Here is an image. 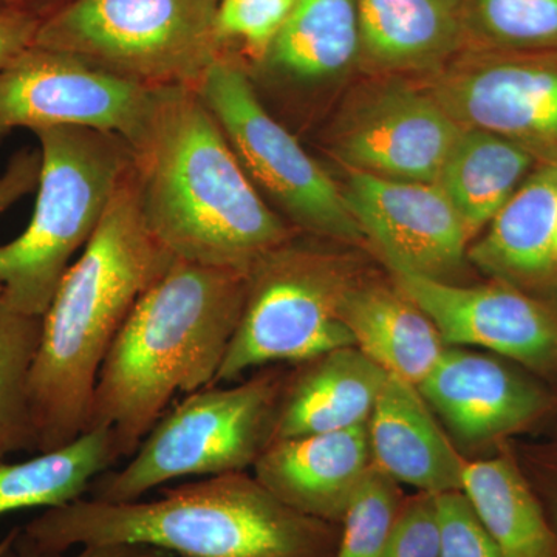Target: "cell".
<instances>
[{"instance_id": "33", "label": "cell", "mask_w": 557, "mask_h": 557, "mask_svg": "<svg viewBox=\"0 0 557 557\" xmlns=\"http://www.w3.org/2000/svg\"><path fill=\"white\" fill-rule=\"evenodd\" d=\"M44 16L21 5L0 7V70L35 44Z\"/></svg>"}, {"instance_id": "5", "label": "cell", "mask_w": 557, "mask_h": 557, "mask_svg": "<svg viewBox=\"0 0 557 557\" xmlns=\"http://www.w3.org/2000/svg\"><path fill=\"white\" fill-rule=\"evenodd\" d=\"M40 145L38 200L30 225L0 245V298L21 313L44 317L73 256L100 228L129 174V143L76 126L33 131Z\"/></svg>"}, {"instance_id": "3", "label": "cell", "mask_w": 557, "mask_h": 557, "mask_svg": "<svg viewBox=\"0 0 557 557\" xmlns=\"http://www.w3.org/2000/svg\"><path fill=\"white\" fill-rule=\"evenodd\" d=\"M21 536L58 553L131 544L177 557H336L341 525L289 508L244 471L161 487L149 502L79 498L46 509Z\"/></svg>"}, {"instance_id": "32", "label": "cell", "mask_w": 557, "mask_h": 557, "mask_svg": "<svg viewBox=\"0 0 557 557\" xmlns=\"http://www.w3.org/2000/svg\"><path fill=\"white\" fill-rule=\"evenodd\" d=\"M518 458L557 537V429L548 442L528 446Z\"/></svg>"}, {"instance_id": "39", "label": "cell", "mask_w": 557, "mask_h": 557, "mask_svg": "<svg viewBox=\"0 0 557 557\" xmlns=\"http://www.w3.org/2000/svg\"><path fill=\"white\" fill-rule=\"evenodd\" d=\"M2 5H14V0H0V7Z\"/></svg>"}, {"instance_id": "23", "label": "cell", "mask_w": 557, "mask_h": 557, "mask_svg": "<svg viewBox=\"0 0 557 557\" xmlns=\"http://www.w3.org/2000/svg\"><path fill=\"white\" fill-rule=\"evenodd\" d=\"M461 491L502 557H557L555 531L516 456L468 461Z\"/></svg>"}, {"instance_id": "11", "label": "cell", "mask_w": 557, "mask_h": 557, "mask_svg": "<svg viewBox=\"0 0 557 557\" xmlns=\"http://www.w3.org/2000/svg\"><path fill=\"white\" fill-rule=\"evenodd\" d=\"M157 91L64 51L33 46L0 70V145L20 127L53 126L109 132L131 143L152 113Z\"/></svg>"}, {"instance_id": "14", "label": "cell", "mask_w": 557, "mask_h": 557, "mask_svg": "<svg viewBox=\"0 0 557 557\" xmlns=\"http://www.w3.org/2000/svg\"><path fill=\"white\" fill-rule=\"evenodd\" d=\"M343 193L364 240L391 273L453 282L463 269L471 236L437 183L350 171Z\"/></svg>"}, {"instance_id": "2", "label": "cell", "mask_w": 557, "mask_h": 557, "mask_svg": "<svg viewBox=\"0 0 557 557\" xmlns=\"http://www.w3.org/2000/svg\"><path fill=\"white\" fill-rule=\"evenodd\" d=\"M174 260L146 225L129 170L42 317L30 379L38 454L62 448L89 429L98 373L113 341Z\"/></svg>"}, {"instance_id": "15", "label": "cell", "mask_w": 557, "mask_h": 557, "mask_svg": "<svg viewBox=\"0 0 557 557\" xmlns=\"http://www.w3.org/2000/svg\"><path fill=\"white\" fill-rule=\"evenodd\" d=\"M418 391L463 442H500L557 412V392L508 359L446 348Z\"/></svg>"}, {"instance_id": "31", "label": "cell", "mask_w": 557, "mask_h": 557, "mask_svg": "<svg viewBox=\"0 0 557 557\" xmlns=\"http://www.w3.org/2000/svg\"><path fill=\"white\" fill-rule=\"evenodd\" d=\"M442 553L440 557H502L463 491L437 494Z\"/></svg>"}, {"instance_id": "24", "label": "cell", "mask_w": 557, "mask_h": 557, "mask_svg": "<svg viewBox=\"0 0 557 557\" xmlns=\"http://www.w3.org/2000/svg\"><path fill=\"white\" fill-rule=\"evenodd\" d=\"M121 461L112 429L90 428L62 448L24 461L0 460V519L32 508H57L89 494L91 483Z\"/></svg>"}, {"instance_id": "10", "label": "cell", "mask_w": 557, "mask_h": 557, "mask_svg": "<svg viewBox=\"0 0 557 557\" xmlns=\"http://www.w3.org/2000/svg\"><path fill=\"white\" fill-rule=\"evenodd\" d=\"M423 87L458 126L491 132L557 168V50H461Z\"/></svg>"}, {"instance_id": "38", "label": "cell", "mask_w": 557, "mask_h": 557, "mask_svg": "<svg viewBox=\"0 0 557 557\" xmlns=\"http://www.w3.org/2000/svg\"><path fill=\"white\" fill-rule=\"evenodd\" d=\"M555 258L557 263V209H556V222H555Z\"/></svg>"}, {"instance_id": "25", "label": "cell", "mask_w": 557, "mask_h": 557, "mask_svg": "<svg viewBox=\"0 0 557 557\" xmlns=\"http://www.w3.org/2000/svg\"><path fill=\"white\" fill-rule=\"evenodd\" d=\"M536 166L525 150L508 139L463 127L437 185L472 237L490 225Z\"/></svg>"}, {"instance_id": "21", "label": "cell", "mask_w": 557, "mask_h": 557, "mask_svg": "<svg viewBox=\"0 0 557 557\" xmlns=\"http://www.w3.org/2000/svg\"><path fill=\"white\" fill-rule=\"evenodd\" d=\"M361 64L384 76H426L465 49L461 0H358Z\"/></svg>"}, {"instance_id": "30", "label": "cell", "mask_w": 557, "mask_h": 557, "mask_svg": "<svg viewBox=\"0 0 557 557\" xmlns=\"http://www.w3.org/2000/svg\"><path fill=\"white\" fill-rule=\"evenodd\" d=\"M442 527L437 496L421 493L406 497L384 557H440Z\"/></svg>"}, {"instance_id": "26", "label": "cell", "mask_w": 557, "mask_h": 557, "mask_svg": "<svg viewBox=\"0 0 557 557\" xmlns=\"http://www.w3.org/2000/svg\"><path fill=\"white\" fill-rule=\"evenodd\" d=\"M42 336V317L21 313L0 298V460L36 453L30 379Z\"/></svg>"}, {"instance_id": "20", "label": "cell", "mask_w": 557, "mask_h": 557, "mask_svg": "<svg viewBox=\"0 0 557 557\" xmlns=\"http://www.w3.org/2000/svg\"><path fill=\"white\" fill-rule=\"evenodd\" d=\"M373 465L421 493L461 491L468 461L417 386L388 375L368 421Z\"/></svg>"}, {"instance_id": "17", "label": "cell", "mask_w": 557, "mask_h": 557, "mask_svg": "<svg viewBox=\"0 0 557 557\" xmlns=\"http://www.w3.org/2000/svg\"><path fill=\"white\" fill-rule=\"evenodd\" d=\"M368 424L276 440L256 461L255 478L289 508L343 522L348 502L372 467Z\"/></svg>"}, {"instance_id": "19", "label": "cell", "mask_w": 557, "mask_h": 557, "mask_svg": "<svg viewBox=\"0 0 557 557\" xmlns=\"http://www.w3.org/2000/svg\"><path fill=\"white\" fill-rule=\"evenodd\" d=\"M296 366L282 380L271 443L368 424L388 379L355 346Z\"/></svg>"}, {"instance_id": "13", "label": "cell", "mask_w": 557, "mask_h": 557, "mask_svg": "<svg viewBox=\"0 0 557 557\" xmlns=\"http://www.w3.org/2000/svg\"><path fill=\"white\" fill-rule=\"evenodd\" d=\"M392 276L446 346L487 348L557 392V302L496 281L465 287L417 274Z\"/></svg>"}, {"instance_id": "7", "label": "cell", "mask_w": 557, "mask_h": 557, "mask_svg": "<svg viewBox=\"0 0 557 557\" xmlns=\"http://www.w3.org/2000/svg\"><path fill=\"white\" fill-rule=\"evenodd\" d=\"M284 376L262 372L236 386H208L166 410L120 469L95 479L87 497L108 504L141 500L186 478L244 472L273 440Z\"/></svg>"}, {"instance_id": "35", "label": "cell", "mask_w": 557, "mask_h": 557, "mask_svg": "<svg viewBox=\"0 0 557 557\" xmlns=\"http://www.w3.org/2000/svg\"><path fill=\"white\" fill-rule=\"evenodd\" d=\"M0 557H177L166 549L148 547V545L110 544L90 545L81 547L75 555L67 556L65 553L47 552L28 544L24 537L17 534L16 541Z\"/></svg>"}, {"instance_id": "27", "label": "cell", "mask_w": 557, "mask_h": 557, "mask_svg": "<svg viewBox=\"0 0 557 557\" xmlns=\"http://www.w3.org/2000/svg\"><path fill=\"white\" fill-rule=\"evenodd\" d=\"M463 50H557V0H461Z\"/></svg>"}, {"instance_id": "4", "label": "cell", "mask_w": 557, "mask_h": 557, "mask_svg": "<svg viewBox=\"0 0 557 557\" xmlns=\"http://www.w3.org/2000/svg\"><path fill=\"white\" fill-rule=\"evenodd\" d=\"M245 296L247 274L182 260L143 293L102 362L91 405L89 429H112L121 460L175 395L214 386Z\"/></svg>"}, {"instance_id": "1", "label": "cell", "mask_w": 557, "mask_h": 557, "mask_svg": "<svg viewBox=\"0 0 557 557\" xmlns=\"http://www.w3.org/2000/svg\"><path fill=\"white\" fill-rule=\"evenodd\" d=\"M129 146L143 218L175 260L247 274L298 234L260 197L193 87L159 89Z\"/></svg>"}, {"instance_id": "28", "label": "cell", "mask_w": 557, "mask_h": 557, "mask_svg": "<svg viewBox=\"0 0 557 557\" xmlns=\"http://www.w3.org/2000/svg\"><path fill=\"white\" fill-rule=\"evenodd\" d=\"M405 498L397 480L372 465L348 502L336 557H384Z\"/></svg>"}, {"instance_id": "29", "label": "cell", "mask_w": 557, "mask_h": 557, "mask_svg": "<svg viewBox=\"0 0 557 557\" xmlns=\"http://www.w3.org/2000/svg\"><path fill=\"white\" fill-rule=\"evenodd\" d=\"M298 0H219L215 33L223 54L252 64L265 53Z\"/></svg>"}, {"instance_id": "6", "label": "cell", "mask_w": 557, "mask_h": 557, "mask_svg": "<svg viewBox=\"0 0 557 557\" xmlns=\"http://www.w3.org/2000/svg\"><path fill=\"white\" fill-rule=\"evenodd\" d=\"M219 0H70L33 46L64 51L150 89H197L222 58Z\"/></svg>"}, {"instance_id": "37", "label": "cell", "mask_w": 557, "mask_h": 557, "mask_svg": "<svg viewBox=\"0 0 557 557\" xmlns=\"http://www.w3.org/2000/svg\"><path fill=\"white\" fill-rule=\"evenodd\" d=\"M46 2H53V0H14V5H21V7H25V9L33 10V5H35V3H46Z\"/></svg>"}, {"instance_id": "36", "label": "cell", "mask_w": 557, "mask_h": 557, "mask_svg": "<svg viewBox=\"0 0 557 557\" xmlns=\"http://www.w3.org/2000/svg\"><path fill=\"white\" fill-rule=\"evenodd\" d=\"M21 528H13V530L10 531L9 534H7L5 537L0 539V556L3 555V553L7 552L11 547V545L14 544V541H16L17 534H20Z\"/></svg>"}, {"instance_id": "12", "label": "cell", "mask_w": 557, "mask_h": 557, "mask_svg": "<svg viewBox=\"0 0 557 557\" xmlns=\"http://www.w3.org/2000/svg\"><path fill=\"white\" fill-rule=\"evenodd\" d=\"M344 108L330 150L348 171L398 182L437 183L463 127L423 86L384 76Z\"/></svg>"}, {"instance_id": "16", "label": "cell", "mask_w": 557, "mask_h": 557, "mask_svg": "<svg viewBox=\"0 0 557 557\" xmlns=\"http://www.w3.org/2000/svg\"><path fill=\"white\" fill-rule=\"evenodd\" d=\"M359 64L358 0H298L265 53L244 67L259 95L298 106Z\"/></svg>"}, {"instance_id": "9", "label": "cell", "mask_w": 557, "mask_h": 557, "mask_svg": "<svg viewBox=\"0 0 557 557\" xmlns=\"http://www.w3.org/2000/svg\"><path fill=\"white\" fill-rule=\"evenodd\" d=\"M196 90L249 182L289 228L341 244L364 240L343 188L263 104L240 61L223 54Z\"/></svg>"}, {"instance_id": "22", "label": "cell", "mask_w": 557, "mask_h": 557, "mask_svg": "<svg viewBox=\"0 0 557 557\" xmlns=\"http://www.w3.org/2000/svg\"><path fill=\"white\" fill-rule=\"evenodd\" d=\"M358 347L388 375L420 386L445 354L434 322L397 285L358 281L341 307Z\"/></svg>"}, {"instance_id": "34", "label": "cell", "mask_w": 557, "mask_h": 557, "mask_svg": "<svg viewBox=\"0 0 557 557\" xmlns=\"http://www.w3.org/2000/svg\"><path fill=\"white\" fill-rule=\"evenodd\" d=\"M40 161L39 149H22L11 157L9 166L0 175V214L38 188Z\"/></svg>"}, {"instance_id": "18", "label": "cell", "mask_w": 557, "mask_h": 557, "mask_svg": "<svg viewBox=\"0 0 557 557\" xmlns=\"http://www.w3.org/2000/svg\"><path fill=\"white\" fill-rule=\"evenodd\" d=\"M557 168L537 164L468 249L480 271L528 295L557 302Z\"/></svg>"}, {"instance_id": "8", "label": "cell", "mask_w": 557, "mask_h": 557, "mask_svg": "<svg viewBox=\"0 0 557 557\" xmlns=\"http://www.w3.org/2000/svg\"><path fill=\"white\" fill-rule=\"evenodd\" d=\"M296 236L248 270L239 325L214 386L233 383L251 369L298 364L355 346L341 307L359 278L343 258Z\"/></svg>"}]
</instances>
